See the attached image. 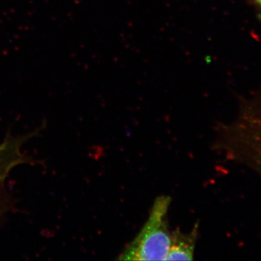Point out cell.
I'll return each mask as SVG.
<instances>
[{
  "label": "cell",
  "instance_id": "1",
  "mask_svg": "<svg viewBox=\"0 0 261 261\" xmlns=\"http://www.w3.org/2000/svg\"><path fill=\"white\" fill-rule=\"evenodd\" d=\"M215 151L261 178V105L244 108L237 119L216 126Z\"/></svg>",
  "mask_w": 261,
  "mask_h": 261
},
{
  "label": "cell",
  "instance_id": "2",
  "mask_svg": "<svg viewBox=\"0 0 261 261\" xmlns=\"http://www.w3.org/2000/svg\"><path fill=\"white\" fill-rule=\"evenodd\" d=\"M171 204L169 196L161 195L155 199L143 227L125 247L118 260H167L171 240L168 221Z\"/></svg>",
  "mask_w": 261,
  "mask_h": 261
},
{
  "label": "cell",
  "instance_id": "3",
  "mask_svg": "<svg viewBox=\"0 0 261 261\" xmlns=\"http://www.w3.org/2000/svg\"><path fill=\"white\" fill-rule=\"evenodd\" d=\"M198 228L197 224L190 232L184 233L180 229L171 232V245L166 260H193Z\"/></svg>",
  "mask_w": 261,
  "mask_h": 261
},
{
  "label": "cell",
  "instance_id": "4",
  "mask_svg": "<svg viewBox=\"0 0 261 261\" xmlns=\"http://www.w3.org/2000/svg\"><path fill=\"white\" fill-rule=\"evenodd\" d=\"M3 180L2 176L1 171H0V205H1L2 196H3Z\"/></svg>",
  "mask_w": 261,
  "mask_h": 261
},
{
  "label": "cell",
  "instance_id": "5",
  "mask_svg": "<svg viewBox=\"0 0 261 261\" xmlns=\"http://www.w3.org/2000/svg\"><path fill=\"white\" fill-rule=\"evenodd\" d=\"M255 1H256L257 3H258V4L261 6V0H255Z\"/></svg>",
  "mask_w": 261,
  "mask_h": 261
}]
</instances>
